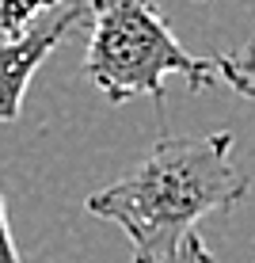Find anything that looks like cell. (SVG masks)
<instances>
[{
	"label": "cell",
	"instance_id": "obj_1",
	"mask_svg": "<svg viewBox=\"0 0 255 263\" xmlns=\"http://www.w3.org/2000/svg\"><path fill=\"white\" fill-rule=\"evenodd\" d=\"M232 134L160 138L126 179L88 195V214L114 221L133 263H175L179 244L209 214H225L248 195V176L232 164Z\"/></svg>",
	"mask_w": 255,
	"mask_h": 263
},
{
	"label": "cell",
	"instance_id": "obj_2",
	"mask_svg": "<svg viewBox=\"0 0 255 263\" xmlns=\"http://www.w3.org/2000/svg\"><path fill=\"white\" fill-rule=\"evenodd\" d=\"M88 31L84 77L114 107L145 96L164 111L171 77H187L190 92L217 84L213 61L194 58L171 34L156 0H92Z\"/></svg>",
	"mask_w": 255,
	"mask_h": 263
},
{
	"label": "cell",
	"instance_id": "obj_3",
	"mask_svg": "<svg viewBox=\"0 0 255 263\" xmlns=\"http://www.w3.org/2000/svg\"><path fill=\"white\" fill-rule=\"evenodd\" d=\"M84 23H88V8L69 4V8L46 12V20H38L27 34H19V39L0 42V122H15L23 115V96H27L31 77L38 72L42 61Z\"/></svg>",
	"mask_w": 255,
	"mask_h": 263
},
{
	"label": "cell",
	"instance_id": "obj_4",
	"mask_svg": "<svg viewBox=\"0 0 255 263\" xmlns=\"http://www.w3.org/2000/svg\"><path fill=\"white\" fill-rule=\"evenodd\" d=\"M213 69H217V80H225L236 96L255 99V42H248V46H240L232 53H217Z\"/></svg>",
	"mask_w": 255,
	"mask_h": 263
},
{
	"label": "cell",
	"instance_id": "obj_5",
	"mask_svg": "<svg viewBox=\"0 0 255 263\" xmlns=\"http://www.w3.org/2000/svg\"><path fill=\"white\" fill-rule=\"evenodd\" d=\"M53 8H61V0H0V42L27 34L38 23V15Z\"/></svg>",
	"mask_w": 255,
	"mask_h": 263
},
{
	"label": "cell",
	"instance_id": "obj_6",
	"mask_svg": "<svg viewBox=\"0 0 255 263\" xmlns=\"http://www.w3.org/2000/svg\"><path fill=\"white\" fill-rule=\"evenodd\" d=\"M0 263H23L19 259V248H15V237H12V225H8L4 191H0Z\"/></svg>",
	"mask_w": 255,
	"mask_h": 263
},
{
	"label": "cell",
	"instance_id": "obj_7",
	"mask_svg": "<svg viewBox=\"0 0 255 263\" xmlns=\"http://www.w3.org/2000/svg\"><path fill=\"white\" fill-rule=\"evenodd\" d=\"M175 263H213V256H209V248H206V240L198 237V233H190V237L179 244V256Z\"/></svg>",
	"mask_w": 255,
	"mask_h": 263
},
{
	"label": "cell",
	"instance_id": "obj_8",
	"mask_svg": "<svg viewBox=\"0 0 255 263\" xmlns=\"http://www.w3.org/2000/svg\"><path fill=\"white\" fill-rule=\"evenodd\" d=\"M198 4H206V0H198Z\"/></svg>",
	"mask_w": 255,
	"mask_h": 263
}]
</instances>
